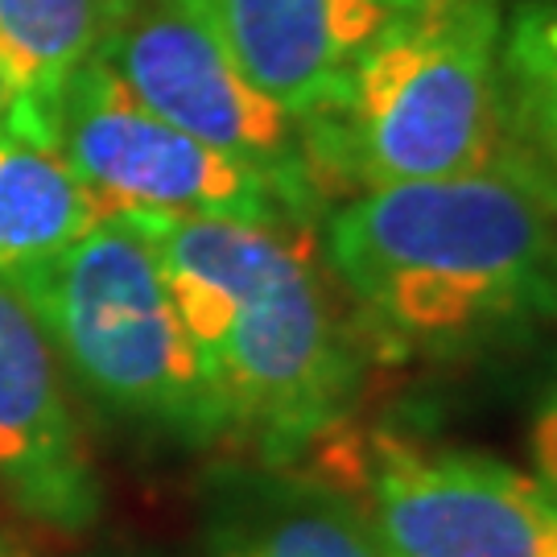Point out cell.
<instances>
[{"label": "cell", "mask_w": 557, "mask_h": 557, "mask_svg": "<svg viewBox=\"0 0 557 557\" xmlns=\"http://www.w3.org/2000/svg\"><path fill=\"white\" fill-rule=\"evenodd\" d=\"M322 264L397 359H467L557 326V207L520 165L343 199Z\"/></svg>", "instance_id": "6da1fadb"}, {"label": "cell", "mask_w": 557, "mask_h": 557, "mask_svg": "<svg viewBox=\"0 0 557 557\" xmlns=\"http://www.w3.org/2000/svg\"><path fill=\"white\" fill-rule=\"evenodd\" d=\"M145 227L186 331L215 372L232 438L264 462L331 438L363 380V351L338 319L306 227L158 220Z\"/></svg>", "instance_id": "7a4b0ae2"}, {"label": "cell", "mask_w": 557, "mask_h": 557, "mask_svg": "<svg viewBox=\"0 0 557 557\" xmlns=\"http://www.w3.org/2000/svg\"><path fill=\"white\" fill-rule=\"evenodd\" d=\"M499 29L504 0L393 13L359 59L335 116L306 128L319 199L517 165L499 83Z\"/></svg>", "instance_id": "3957f363"}, {"label": "cell", "mask_w": 557, "mask_h": 557, "mask_svg": "<svg viewBox=\"0 0 557 557\" xmlns=\"http://www.w3.org/2000/svg\"><path fill=\"white\" fill-rule=\"evenodd\" d=\"M9 281L54 356L112 413L190 446L232 438L215 372L186 331L158 248L137 220H100Z\"/></svg>", "instance_id": "277c9868"}, {"label": "cell", "mask_w": 557, "mask_h": 557, "mask_svg": "<svg viewBox=\"0 0 557 557\" xmlns=\"http://www.w3.org/2000/svg\"><path fill=\"white\" fill-rule=\"evenodd\" d=\"M54 140L103 220L310 223V211L277 178L153 116L100 59H87L62 87Z\"/></svg>", "instance_id": "5b68a950"}, {"label": "cell", "mask_w": 557, "mask_h": 557, "mask_svg": "<svg viewBox=\"0 0 557 557\" xmlns=\"http://www.w3.org/2000/svg\"><path fill=\"white\" fill-rule=\"evenodd\" d=\"M96 59L153 116L264 170L310 215L322 207L301 124L244 75L211 0H116Z\"/></svg>", "instance_id": "8992f818"}, {"label": "cell", "mask_w": 557, "mask_h": 557, "mask_svg": "<svg viewBox=\"0 0 557 557\" xmlns=\"http://www.w3.org/2000/svg\"><path fill=\"white\" fill-rule=\"evenodd\" d=\"M351 475L388 557H557V496L512 462L372 434Z\"/></svg>", "instance_id": "52a82bcc"}, {"label": "cell", "mask_w": 557, "mask_h": 557, "mask_svg": "<svg viewBox=\"0 0 557 557\" xmlns=\"http://www.w3.org/2000/svg\"><path fill=\"white\" fill-rule=\"evenodd\" d=\"M0 487L59 533H83L103 504L59 356L9 277H0Z\"/></svg>", "instance_id": "ba28073f"}, {"label": "cell", "mask_w": 557, "mask_h": 557, "mask_svg": "<svg viewBox=\"0 0 557 557\" xmlns=\"http://www.w3.org/2000/svg\"><path fill=\"white\" fill-rule=\"evenodd\" d=\"M244 75L306 128L335 116L359 59L393 21L384 0H211Z\"/></svg>", "instance_id": "9c48e42d"}, {"label": "cell", "mask_w": 557, "mask_h": 557, "mask_svg": "<svg viewBox=\"0 0 557 557\" xmlns=\"http://www.w3.org/2000/svg\"><path fill=\"white\" fill-rule=\"evenodd\" d=\"M100 207L62 158L59 140L0 116V277L41 264L100 223Z\"/></svg>", "instance_id": "30bf717a"}, {"label": "cell", "mask_w": 557, "mask_h": 557, "mask_svg": "<svg viewBox=\"0 0 557 557\" xmlns=\"http://www.w3.org/2000/svg\"><path fill=\"white\" fill-rule=\"evenodd\" d=\"M116 0H0V79L9 116L54 133L66 79L96 59Z\"/></svg>", "instance_id": "8fae6325"}, {"label": "cell", "mask_w": 557, "mask_h": 557, "mask_svg": "<svg viewBox=\"0 0 557 557\" xmlns=\"http://www.w3.org/2000/svg\"><path fill=\"white\" fill-rule=\"evenodd\" d=\"M207 557H388L356 499L322 483H269L227 508Z\"/></svg>", "instance_id": "7c38bea8"}, {"label": "cell", "mask_w": 557, "mask_h": 557, "mask_svg": "<svg viewBox=\"0 0 557 557\" xmlns=\"http://www.w3.org/2000/svg\"><path fill=\"white\" fill-rule=\"evenodd\" d=\"M499 83L512 161L557 207V0H504Z\"/></svg>", "instance_id": "4fadbf2b"}, {"label": "cell", "mask_w": 557, "mask_h": 557, "mask_svg": "<svg viewBox=\"0 0 557 557\" xmlns=\"http://www.w3.org/2000/svg\"><path fill=\"white\" fill-rule=\"evenodd\" d=\"M529 458L533 475L557 496V384L541 397L537 413L529 421Z\"/></svg>", "instance_id": "5bb4252c"}, {"label": "cell", "mask_w": 557, "mask_h": 557, "mask_svg": "<svg viewBox=\"0 0 557 557\" xmlns=\"http://www.w3.org/2000/svg\"><path fill=\"white\" fill-rule=\"evenodd\" d=\"M393 13H421V9H442V4H455V0H384Z\"/></svg>", "instance_id": "9a60e30c"}, {"label": "cell", "mask_w": 557, "mask_h": 557, "mask_svg": "<svg viewBox=\"0 0 557 557\" xmlns=\"http://www.w3.org/2000/svg\"><path fill=\"white\" fill-rule=\"evenodd\" d=\"M9 112V91H4V79H0V116Z\"/></svg>", "instance_id": "2e32d148"}]
</instances>
